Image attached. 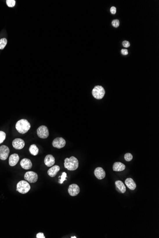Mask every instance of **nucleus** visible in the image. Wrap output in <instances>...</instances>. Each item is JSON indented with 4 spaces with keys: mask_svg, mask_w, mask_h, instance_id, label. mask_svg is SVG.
Returning <instances> with one entry per match:
<instances>
[{
    "mask_svg": "<svg viewBox=\"0 0 159 238\" xmlns=\"http://www.w3.org/2000/svg\"><path fill=\"white\" fill-rule=\"evenodd\" d=\"M80 191L79 187L76 184H72L68 188V193L72 196H75L79 194Z\"/></svg>",
    "mask_w": 159,
    "mask_h": 238,
    "instance_id": "9",
    "label": "nucleus"
},
{
    "mask_svg": "<svg viewBox=\"0 0 159 238\" xmlns=\"http://www.w3.org/2000/svg\"><path fill=\"white\" fill-rule=\"evenodd\" d=\"M36 238H45V236H44V234L43 233H38L36 235Z\"/></svg>",
    "mask_w": 159,
    "mask_h": 238,
    "instance_id": "28",
    "label": "nucleus"
},
{
    "mask_svg": "<svg viewBox=\"0 0 159 238\" xmlns=\"http://www.w3.org/2000/svg\"><path fill=\"white\" fill-rule=\"evenodd\" d=\"M121 53L123 55H126L128 54V51L127 49H122L121 50Z\"/></svg>",
    "mask_w": 159,
    "mask_h": 238,
    "instance_id": "29",
    "label": "nucleus"
},
{
    "mask_svg": "<svg viewBox=\"0 0 159 238\" xmlns=\"http://www.w3.org/2000/svg\"><path fill=\"white\" fill-rule=\"evenodd\" d=\"M10 150L8 146L3 145L0 146V159L6 160L8 158Z\"/></svg>",
    "mask_w": 159,
    "mask_h": 238,
    "instance_id": "8",
    "label": "nucleus"
},
{
    "mask_svg": "<svg viewBox=\"0 0 159 238\" xmlns=\"http://www.w3.org/2000/svg\"><path fill=\"white\" fill-rule=\"evenodd\" d=\"M15 128L19 133L24 134L30 129L31 125L27 120L22 119L16 123Z\"/></svg>",
    "mask_w": 159,
    "mask_h": 238,
    "instance_id": "1",
    "label": "nucleus"
},
{
    "mask_svg": "<svg viewBox=\"0 0 159 238\" xmlns=\"http://www.w3.org/2000/svg\"><path fill=\"white\" fill-rule=\"evenodd\" d=\"M60 170V166L58 165H55L50 168V169H49L47 173L50 177H54L56 176V174Z\"/></svg>",
    "mask_w": 159,
    "mask_h": 238,
    "instance_id": "15",
    "label": "nucleus"
},
{
    "mask_svg": "<svg viewBox=\"0 0 159 238\" xmlns=\"http://www.w3.org/2000/svg\"><path fill=\"white\" fill-rule=\"evenodd\" d=\"M115 185L117 189L119 191L122 193H125L126 191V187L125 186L124 184H123L122 181H116L115 182Z\"/></svg>",
    "mask_w": 159,
    "mask_h": 238,
    "instance_id": "18",
    "label": "nucleus"
},
{
    "mask_svg": "<svg viewBox=\"0 0 159 238\" xmlns=\"http://www.w3.org/2000/svg\"><path fill=\"white\" fill-rule=\"evenodd\" d=\"M20 165L23 169L28 170L32 167V163L30 160L27 158H24L20 162Z\"/></svg>",
    "mask_w": 159,
    "mask_h": 238,
    "instance_id": "12",
    "label": "nucleus"
},
{
    "mask_svg": "<svg viewBox=\"0 0 159 238\" xmlns=\"http://www.w3.org/2000/svg\"><path fill=\"white\" fill-rule=\"evenodd\" d=\"M125 183L129 189L131 190H134L136 188V185L135 184V182L131 178L126 179V180L125 181Z\"/></svg>",
    "mask_w": 159,
    "mask_h": 238,
    "instance_id": "17",
    "label": "nucleus"
},
{
    "mask_svg": "<svg viewBox=\"0 0 159 238\" xmlns=\"http://www.w3.org/2000/svg\"><path fill=\"white\" fill-rule=\"evenodd\" d=\"M64 167L68 170L74 171L78 168L79 161L76 157L71 156L64 160Z\"/></svg>",
    "mask_w": 159,
    "mask_h": 238,
    "instance_id": "2",
    "label": "nucleus"
},
{
    "mask_svg": "<svg viewBox=\"0 0 159 238\" xmlns=\"http://www.w3.org/2000/svg\"><path fill=\"white\" fill-rule=\"evenodd\" d=\"M24 178L25 180L28 181V182L35 183L37 182L38 176L36 173L32 171H29L25 173Z\"/></svg>",
    "mask_w": 159,
    "mask_h": 238,
    "instance_id": "6",
    "label": "nucleus"
},
{
    "mask_svg": "<svg viewBox=\"0 0 159 238\" xmlns=\"http://www.w3.org/2000/svg\"><path fill=\"white\" fill-rule=\"evenodd\" d=\"M31 189V186L27 181H20L17 185L16 191L22 194L28 193Z\"/></svg>",
    "mask_w": 159,
    "mask_h": 238,
    "instance_id": "3",
    "label": "nucleus"
},
{
    "mask_svg": "<svg viewBox=\"0 0 159 238\" xmlns=\"http://www.w3.org/2000/svg\"><path fill=\"white\" fill-rule=\"evenodd\" d=\"M105 94L104 88L101 86H96L92 91V94L94 98L97 99H101L104 97Z\"/></svg>",
    "mask_w": 159,
    "mask_h": 238,
    "instance_id": "4",
    "label": "nucleus"
},
{
    "mask_svg": "<svg viewBox=\"0 0 159 238\" xmlns=\"http://www.w3.org/2000/svg\"><path fill=\"white\" fill-rule=\"evenodd\" d=\"M52 145L53 147L61 149L64 147L66 145V141L62 137H57L53 140L52 143Z\"/></svg>",
    "mask_w": 159,
    "mask_h": 238,
    "instance_id": "7",
    "label": "nucleus"
},
{
    "mask_svg": "<svg viewBox=\"0 0 159 238\" xmlns=\"http://www.w3.org/2000/svg\"><path fill=\"white\" fill-rule=\"evenodd\" d=\"M44 163L48 167H51L55 164V158L52 154H48L44 158Z\"/></svg>",
    "mask_w": 159,
    "mask_h": 238,
    "instance_id": "13",
    "label": "nucleus"
},
{
    "mask_svg": "<svg viewBox=\"0 0 159 238\" xmlns=\"http://www.w3.org/2000/svg\"><path fill=\"white\" fill-rule=\"evenodd\" d=\"M133 158V155L130 153H126L124 155V159L126 161L130 162L131 161Z\"/></svg>",
    "mask_w": 159,
    "mask_h": 238,
    "instance_id": "21",
    "label": "nucleus"
},
{
    "mask_svg": "<svg viewBox=\"0 0 159 238\" xmlns=\"http://www.w3.org/2000/svg\"><path fill=\"white\" fill-rule=\"evenodd\" d=\"M61 179L60 180V184H62L63 182H64V181H65V180H66V178L67 177V174L65 172H63L62 173V175L61 176Z\"/></svg>",
    "mask_w": 159,
    "mask_h": 238,
    "instance_id": "24",
    "label": "nucleus"
},
{
    "mask_svg": "<svg viewBox=\"0 0 159 238\" xmlns=\"http://www.w3.org/2000/svg\"><path fill=\"white\" fill-rule=\"evenodd\" d=\"M7 43V40L6 38H3L0 40V49H3L5 48Z\"/></svg>",
    "mask_w": 159,
    "mask_h": 238,
    "instance_id": "20",
    "label": "nucleus"
},
{
    "mask_svg": "<svg viewBox=\"0 0 159 238\" xmlns=\"http://www.w3.org/2000/svg\"><path fill=\"white\" fill-rule=\"evenodd\" d=\"M111 24H112V25L115 28H117V27L119 26V21L118 20H113L112 23H111Z\"/></svg>",
    "mask_w": 159,
    "mask_h": 238,
    "instance_id": "25",
    "label": "nucleus"
},
{
    "mask_svg": "<svg viewBox=\"0 0 159 238\" xmlns=\"http://www.w3.org/2000/svg\"><path fill=\"white\" fill-rule=\"evenodd\" d=\"M122 45L125 48H128L130 46V43L127 40H124L122 42Z\"/></svg>",
    "mask_w": 159,
    "mask_h": 238,
    "instance_id": "26",
    "label": "nucleus"
},
{
    "mask_svg": "<svg viewBox=\"0 0 159 238\" xmlns=\"http://www.w3.org/2000/svg\"><path fill=\"white\" fill-rule=\"evenodd\" d=\"M113 170L116 172H121L124 170L125 169V165L122 163L117 162L113 164Z\"/></svg>",
    "mask_w": 159,
    "mask_h": 238,
    "instance_id": "16",
    "label": "nucleus"
},
{
    "mask_svg": "<svg viewBox=\"0 0 159 238\" xmlns=\"http://www.w3.org/2000/svg\"><path fill=\"white\" fill-rule=\"evenodd\" d=\"M7 5L9 7H13L15 5L16 1L15 0H7L6 1Z\"/></svg>",
    "mask_w": 159,
    "mask_h": 238,
    "instance_id": "23",
    "label": "nucleus"
},
{
    "mask_svg": "<svg viewBox=\"0 0 159 238\" xmlns=\"http://www.w3.org/2000/svg\"><path fill=\"white\" fill-rule=\"evenodd\" d=\"M71 238H76V237H75V236H73V237H71Z\"/></svg>",
    "mask_w": 159,
    "mask_h": 238,
    "instance_id": "30",
    "label": "nucleus"
},
{
    "mask_svg": "<svg viewBox=\"0 0 159 238\" xmlns=\"http://www.w3.org/2000/svg\"><path fill=\"white\" fill-rule=\"evenodd\" d=\"M29 151L31 154L33 156H36L39 153L38 148L35 145L33 144L30 146Z\"/></svg>",
    "mask_w": 159,
    "mask_h": 238,
    "instance_id": "19",
    "label": "nucleus"
},
{
    "mask_svg": "<svg viewBox=\"0 0 159 238\" xmlns=\"http://www.w3.org/2000/svg\"><path fill=\"white\" fill-rule=\"evenodd\" d=\"M19 156L17 154H12L9 157V163L11 166H14L16 165L18 161H19Z\"/></svg>",
    "mask_w": 159,
    "mask_h": 238,
    "instance_id": "14",
    "label": "nucleus"
},
{
    "mask_svg": "<svg viewBox=\"0 0 159 238\" xmlns=\"http://www.w3.org/2000/svg\"><path fill=\"white\" fill-rule=\"evenodd\" d=\"M6 138V134L5 132L0 131V144H1L5 140Z\"/></svg>",
    "mask_w": 159,
    "mask_h": 238,
    "instance_id": "22",
    "label": "nucleus"
},
{
    "mask_svg": "<svg viewBox=\"0 0 159 238\" xmlns=\"http://www.w3.org/2000/svg\"><path fill=\"white\" fill-rule=\"evenodd\" d=\"M111 12L113 14H115L116 12V8L115 7L113 6L111 7L110 9Z\"/></svg>",
    "mask_w": 159,
    "mask_h": 238,
    "instance_id": "27",
    "label": "nucleus"
},
{
    "mask_svg": "<svg viewBox=\"0 0 159 238\" xmlns=\"http://www.w3.org/2000/svg\"><path fill=\"white\" fill-rule=\"evenodd\" d=\"M94 174L96 177L99 180L103 179L106 176L105 172L102 167L96 168L94 170Z\"/></svg>",
    "mask_w": 159,
    "mask_h": 238,
    "instance_id": "11",
    "label": "nucleus"
},
{
    "mask_svg": "<svg viewBox=\"0 0 159 238\" xmlns=\"http://www.w3.org/2000/svg\"><path fill=\"white\" fill-rule=\"evenodd\" d=\"M12 144L13 147L17 150L23 149L25 145L24 141L21 139H16L13 140Z\"/></svg>",
    "mask_w": 159,
    "mask_h": 238,
    "instance_id": "10",
    "label": "nucleus"
},
{
    "mask_svg": "<svg viewBox=\"0 0 159 238\" xmlns=\"http://www.w3.org/2000/svg\"><path fill=\"white\" fill-rule=\"evenodd\" d=\"M37 134L41 139H47L49 136V130L45 126H41L37 129Z\"/></svg>",
    "mask_w": 159,
    "mask_h": 238,
    "instance_id": "5",
    "label": "nucleus"
}]
</instances>
